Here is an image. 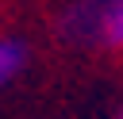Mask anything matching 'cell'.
I'll use <instances>...</instances> for the list:
<instances>
[{
  "label": "cell",
  "mask_w": 123,
  "mask_h": 119,
  "mask_svg": "<svg viewBox=\"0 0 123 119\" xmlns=\"http://www.w3.org/2000/svg\"><path fill=\"white\" fill-rule=\"evenodd\" d=\"M100 42L123 50V0H100Z\"/></svg>",
  "instance_id": "cell-1"
},
{
  "label": "cell",
  "mask_w": 123,
  "mask_h": 119,
  "mask_svg": "<svg viewBox=\"0 0 123 119\" xmlns=\"http://www.w3.org/2000/svg\"><path fill=\"white\" fill-rule=\"evenodd\" d=\"M27 65V46L19 38H0V88Z\"/></svg>",
  "instance_id": "cell-2"
},
{
  "label": "cell",
  "mask_w": 123,
  "mask_h": 119,
  "mask_svg": "<svg viewBox=\"0 0 123 119\" xmlns=\"http://www.w3.org/2000/svg\"><path fill=\"white\" fill-rule=\"evenodd\" d=\"M119 119H123V107H119Z\"/></svg>",
  "instance_id": "cell-3"
}]
</instances>
